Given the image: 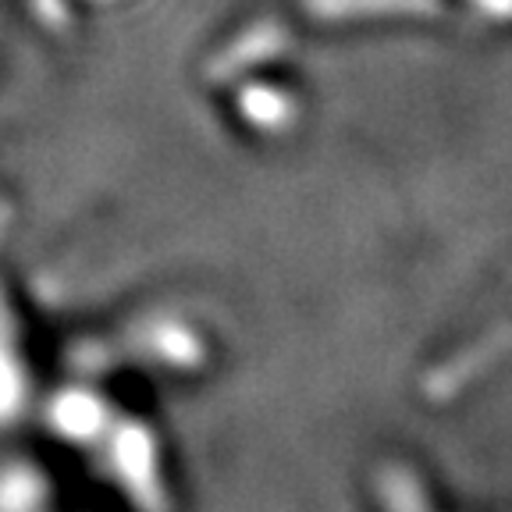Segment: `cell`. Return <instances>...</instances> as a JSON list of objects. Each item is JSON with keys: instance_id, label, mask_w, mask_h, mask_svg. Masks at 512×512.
I'll use <instances>...</instances> for the list:
<instances>
[{"instance_id": "6da1fadb", "label": "cell", "mask_w": 512, "mask_h": 512, "mask_svg": "<svg viewBox=\"0 0 512 512\" xmlns=\"http://www.w3.org/2000/svg\"><path fill=\"white\" fill-rule=\"evenodd\" d=\"M434 11V0H310V11L345 15V11Z\"/></svg>"}]
</instances>
